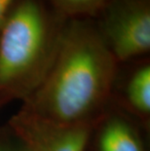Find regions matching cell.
Wrapping results in <instances>:
<instances>
[{"mask_svg": "<svg viewBox=\"0 0 150 151\" xmlns=\"http://www.w3.org/2000/svg\"><path fill=\"white\" fill-rule=\"evenodd\" d=\"M115 59L100 33L73 22L60 35L29 111L62 124H81L106 97Z\"/></svg>", "mask_w": 150, "mask_h": 151, "instance_id": "cell-1", "label": "cell"}, {"mask_svg": "<svg viewBox=\"0 0 150 151\" xmlns=\"http://www.w3.org/2000/svg\"><path fill=\"white\" fill-rule=\"evenodd\" d=\"M103 21V41L115 60H127L150 49L148 0H111Z\"/></svg>", "mask_w": 150, "mask_h": 151, "instance_id": "cell-3", "label": "cell"}, {"mask_svg": "<svg viewBox=\"0 0 150 151\" xmlns=\"http://www.w3.org/2000/svg\"><path fill=\"white\" fill-rule=\"evenodd\" d=\"M60 11L70 16L94 15L111 0H53Z\"/></svg>", "mask_w": 150, "mask_h": 151, "instance_id": "cell-7", "label": "cell"}, {"mask_svg": "<svg viewBox=\"0 0 150 151\" xmlns=\"http://www.w3.org/2000/svg\"><path fill=\"white\" fill-rule=\"evenodd\" d=\"M15 0H0V28L7 18V14Z\"/></svg>", "mask_w": 150, "mask_h": 151, "instance_id": "cell-8", "label": "cell"}, {"mask_svg": "<svg viewBox=\"0 0 150 151\" xmlns=\"http://www.w3.org/2000/svg\"><path fill=\"white\" fill-rule=\"evenodd\" d=\"M100 151H142L135 130L122 119L114 118L105 125L98 141Z\"/></svg>", "mask_w": 150, "mask_h": 151, "instance_id": "cell-5", "label": "cell"}, {"mask_svg": "<svg viewBox=\"0 0 150 151\" xmlns=\"http://www.w3.org/2000/svg\"><path fill=\"white\" fill-rule=\"evenodd\" d=\"M14 128L28 151H85L89 130L81 124H62L31 111L14 119Z\"/></svg>", "mask_w": 150, "mask_h": 151, "instance_id": "cell-4", "label": "cell"}, {"mask_svg": "<svg viewBox=\"0 0 150 151\" xmlns=\"http://www.w3.org/2000/svg\"><path fill=\"white\" fill-rule=\"evenodd\" d=\"M49 50L50 31L45 12L35 0H23L1 27L0 87L13 88L37 71L45 70Z\"/></svg>", "mask_w": 150, "mask_h": 151, "instance_id": "cell-2", "label": "cell"}, {"mask_svg": "<svg viewBox=\"0 0 150 151\" xmlns=\"http://www.w3.org/2000/svg\"><path fill=\"white\" fill-rule=\"evenodd\" d=\"M131 104L143 113L150 111V67L142 66L131 78L127 88Z\"/></svg>", "mask_w": 150, "mask_h": 151, "instance_id": "cell-6", "label": "cell"}, {"mask_svg": "<svg viewBox=\"0 0 150 151\" xmlns=\"http://www.w3.org/2000/svg\"><path fill=\"white\" fill-rule=\"evenodd\" d=\"M0 151H4V150H3V149H1V148H0Z\"/></svg>", "mask_w": 150, "mask_h": 151, "instance_id": "cell-9", "label": "cell"}]
</instances>
